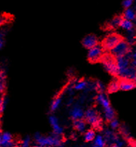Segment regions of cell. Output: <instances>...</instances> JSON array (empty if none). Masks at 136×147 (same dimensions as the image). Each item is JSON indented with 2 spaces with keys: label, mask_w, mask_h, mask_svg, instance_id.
<instances>
[{
  "label": "cell",
  "mask_w": 136,
  "mask_h": 147,
  "mask_svg": "<svg viewBox=\"0 0 136 147\" xmlns=\"http://www.w3.org/2000/svg\"><path fill=\"white\" fill-rule=\"evenodd\" d=\"M93 145L98 147H105L107 142L104 136H102V135H96L95 140H93Z\"/></svg>",
  "instance_id": "19"
},
{
  "label": "cell",
  "mask_w": 136,
  "mask_h": 147,
  "mask_svg": "<svg viewBox=\"0 0 136 147\" xmlns=\"http://www.w3.org/2000/svg\"><path fill=\"white\" fill-rule=\"evenodd\" d=\"M95 90L99 92V93L101 92H104V91L106 90V87L102 82H97L96 83V86H95Z\"/></svg>",
  "instance_id": "26"
},
{
  "label": "cell",
  "mask_w": 136,
  "mask_h": 147,
  "mask_svg": "<svg viewBox=\"0 0 136 147\" xmlns=\"http://www.w3.org/2000/svg\"><path fill=\"white\" fill-rule=\"evenodd\" d=\"M131 65L133 67H136V58H133V60L131 62Z\"/></svg>",
  "instance_id": "33"
},
{
  "label": "cell",
  "mask_w": 136,
  "mask_h": 147,
  "mask_svg": "<svg viewBox=\"0 0 136 147\" xmlns=\"http://www.w3.org/2000/svg\"><path fill=\"white\" fill-rule=\"evenodd\" d=\"M134 81H135V83H136V78H135V79H134Z\"/></svg>",
  "instance_id": "38"
},
{
  "label": "cell",
  "mask_w": 136,
  "mask_h": 147,
  "mask_svg": "<svg viewBox=\"0 0 136 147\" xmlns=\"http://www.w3.org/2000/svg\"><path fill=\"white\" fill-rule=\"evenodd\" d=\"M110 147H121V146H119V145L116 144H113L111 145V146H110Z\"/></svg>",
  "instance_id": "34"
},
{
  "label": "cell",
  "mask_w": 136,
  "mask_h": 147,
  "mask_svg": "<svg viewBox=\"0 0 136 147\" xmlns=\"http://www.w3.org/2000/svg\"><path fill=\"white\" fill-rule=\"evenodd\" d=\"M130 52V45L127 41L122 40L115 47L111 50V53L114 57L117 58L128 55Z\"/></svg>",
  "instance_id": "2"
},
{
  "label": "cell",
  "mask_w": 136,
  "mask_h": 147,
  "mask_svg": "<svg viewBox=\"0 0 136 147\" xmlns=\"http://www.w3.org/2000/svg\"><path fill=\"white\" fill-rule=\"evenodd\" d=\"M122 38L120 36L116 34V33H111L109 34L104 38L103 43H102V47L104 49L107 50H111L113 48L118 44L122 40Z\"/></svg>",
  "instance_id": "5"
},
{
  "label": "cell",
  "mask_w": 136,
  "mask_h": 147,
  "mask_svg": "<svg viewBox=\"0 0 136 147\" xmlns=\"http://www.w3.org/2000/svg\"><path fill=\"white\" fill-rule=\"evenodd\" d=\"M129 147H133V146H129Z\"/></svg>",
  "instance_id": "40"
},
{
  "label": "cell",
  "mask_w": 136,
  "mask_h": 147,
  "mask_svg": "<svg viewBox=\"0 0 136 147\" xmlns=\"http://www.w3.org/2000/svg\"><path fill=\"white\" fill-rule=\"evenodd\" d=\"M123 18H124V19L129 20H131V21L134 20L136 18V14L135 11H134L133 9H131V8H127L123 14Z\"/></svg>",
  "instance_id": "20"
},
{
  "label": "cell",
  "mask_w": 136,
  "mask_h": 147,
  "mask_svg": "<svg viewBox=\"0 0 136 147\" xmlns=\"http://www.w3.org/2000/svg\"><path fill=\"white\" fill-rule=\"evenodd\" d=\"M73 126L75 130H77L79 133H84L86 131V128H87V121L83 119L75 120V121H74Z\"/></svg>",
  "instance_id": "15"
},
{
  "label": "cell",
  "mask_w": 136,
  "mask_h": 147,
  "mask_svg": "<svg viewBox=\"0 0 136 147\" xmlns=\"http://www.w3.org/2000/svg\"><path fill=\"white\" fill-rule=\"evenodd\" d=\"M120 85V90L123 91H129L133 90L136 87V83L133 80L124 79L119 83Z\"/></svg>",
  "instance_id": "13"
},
{
  "label": "cell",
  "mask_w": 136,
  "mask_h": 147,
  "mask_svg": "<svg viewBox=\"0 0 136 147\" xmlns=\"http://www.w3.org/2000/svg\"><path fill=\"white\" fill-rule=\"evenodd\" d=\"M5 22H6V18H5L4 16H0V26L4 24Z\"/></svg>",
  "instance_id": "31"
},
{
  "label": "cell",
  "mask_w": 136,
  "mask_h": 147,
  "mask_svg": "<svg viewBox=\"0 0 136 147\" xmlns=\"http://www.w3.org/2000/svg\"><path fill=\"white\" fill-rule=\"evenodd\" d=\"M34 139L37 144L44 147L48 146L58 147L63 143L62 135L55 134L54 133L49 136H44L39 133H36L34 135Z\"/></svg>",
  "instance_id": "1"
},
{
  "label": "cell",
  "mask_w": 136,
  "mask_h": 147,
  "mask_svg": "<svg viewBox=\"0 0 136 147\" xmlns=\"http://www.w3.org/2000/svg\"><path fill=\"white\" fill-rule=\"evenodd\" d=\"M97 44H98L97 38H96L95 36L93 34L88 35V36H85L82 40L83 46L88 49L96 46Z\"/></svg>",
  "instance_id": "11"
},
{
  "label": "cell",
  "mask_w": 136,
  "mask_h": 147,
  "mask_svg": "<svg viewBox=\"0 0 136 147\" xmlns=\"http://www.w3.org/2000/svg\"><path fill=\"white\" fill-rule=\"evenodd\" d=\"M4 98L0 97V117H1V113L4 111V106H3V104H4Z\"/></svg>",
  "instance_id": "29"
},
{
  "label": "cell",
  "mask_w": 136,
  "mask_h": 147,
  "mask_svg": "<svg viewBox=\"0 0 136 147\" xmlns=\"http://www.w3.org/2000/svg\"><path fill=\"white\" fill-rule=\"evenodd\" d=\"M1 33H0V38H1Z\"/></svg>",
  "instance_id": "39"
},
{
  "label": "cell",
  "mask_w": 136,
  "mask_h": 147,
  "mask_svg": "<svg viewBox=\"0 0 136 147\" xmlns=\"http://www.w3.org/2000/svg\"><path fill=\"white\" fill-rule=\"evenodd\" d=\"M119 83H120V82L117 81L111 82V84L109 85V88H108L109 91L110 92L113 93V92H116L117 90H120V85H119Z\"/></svg>",
  "instance_id": "22"
},
{
  "label": "cell",
  "mask_w": 136,
  "mask_h": 147,
  "mask_svg": "<svg viewBox=\"0 0 136 147\" xmlns=\"http://www.w3.org/2000/svg\"><path fill=\"white\" fill-rule=\"evenodd\" d=\"M122 19H123V17H121V16H116L115 18H113L110 22L111 26H112V27H117V26H120V23L121 22H122Z\"/></svg>",
  "instance_id": "23"
},
{
  "label": "cell",
  "mask_w": 136,
  "mask_h": 147,
  "mask_svg": "<svg viewBox=\"0 0 136 147\" xmlns=\"http://www.w3.org/2000/svg\"><path fill=\"white\" fill-rule=\"evenodd\" d=\"M5 89V84L2 79L0 80V92H3Z\"/></svg>",
  "instance_id": "30"
},
{
  "label": "cell",
  "mask_w": 136,
  "mask_h": 147,
  "mask_svg": "<svg viewBox=\"0 0 136 147\" xmlns=\"http://www.w3.org/2000/svg\"><path fill=\"white\" fill-rule=\"evenodd\" d=\"M133 0H124L123 2H122V6L123 7L127 9V8H129L133 4Z\"/></svg>",
  "instance_id": "28"
},
{
  "label": "cell",
  "mask_w": 136,
  "mask_h": 147,
  "mask_svg": "<svg viewBox=\"0 0 136 147\" xmlns=\"http://www.w3.org/2000/svg\"><path fill=\"white\" fill-rule=\"evenodd\" d=\"M49 120L50 124H51V127H52L53 131V133L55 134L62 135L63 131H64V129H63L62 126H61L59 119H58L57 117L53 115H51L49 117Z\"/></svg>",
  "instance_id": "9"
},
{
  "label": "cell",
  "mask_w": 136,
  "mask_h": 147,
  "mask_svg": "<svg viewBox=\"0 0 136 147\" xmlns=\"http://www.w3.org/2000/svg\"><path fill=\"white\" fill-rule=\"evenodd\" d=\"M120 26L122 29L126 30V31H133V24L132 21L123 18L122 22H121Z\"/></svg>",
  "instance_id": "16"
},
{
  "label": "cell",
  "mask_w": 136,
  "mask_h": 147,
  "mask_svg": "<svg viewBox=\"0 0 136 147\" xmlns=\"http://www.w3.org/2000/svg\"><path fill=\"white\" fill-rule=\"evenodd\" d=\"M104 116L106 120L109 121H111L115 117V110H113L112 107H110V108H107V109L104 110Z\"/></svg>",
  "instance_id": "18"
},
{
  "label": "cell",
  "mask_w": 136,
  "mask_h": 147,
  "mask_svg": "<svg viewBox=\"0 0 136 147\" xmlns=\"http://www.w3.org/2000/svg\"><path fill=\"white\" fill-rule=\"evenodd\" d=\"M96 137L95 132L93 131V130L90 129L88 130L87 131H86L84 133V139L86 142H93V140H95Z\"/></svg>",
  "instance_id": "21"
},
{
  "label": "cell",
  "mask_w": 136,
  "mask_h": 147,
  "mask_svg": "<svg viewBox=\"0 0 136 147\" xmlns=\"http://www.w3.org/2000/svg\"><path fill=\"white\" fill-rule=\"evenodd\" d=\"M33 147H44V146H41V145H39V144H36V145H34V146H33Z\"/></svg>",
  "instance_id": "36"
},
{
  "label": "cell",
  "mask_w": 136,
  "mask_h": 147,
  "mask_svg": "<svg viewBox=\"0 0 136 147\" xmlns=\"http://www.w3.org/2000/svg\"><path fill=\"white\" fill-rule=\"evenodd\" d=\"M109 122H110V127L113 130L117 129V128L120 126V122H119L118 120L115 118H114L113 119H112L111 121H110Z\"/></svg>",
  "instance_id": "27"
},
{
  "label": "cell",
  "mask_w": 136,
  "mask_h": 147,
  "mask_svg": "<svg viewBox=\"0 0 136 147\" xmlns=\"http://www.w3.org/2000/svg\"><path fill=\"white\" fill-rule=\"evenodd\" d=\"M116 63H117V69H118V72H117V76L120 74L121 73L123 72L126 69H128L130 67V58H129V54L127 56H120V57H117L115 58Z\"/></svg>",
  "instance_id": "7"
},
{
  "label": "cell",
  "mask_w": 136,
  "mask_h": 147,
  "mask_svg": "<svg viewBox=\"0 0 136 147\" xmlns=\"http://www.w3.org/2000/svg\"><path fill=\"white\" fill-rule=\"evenodd\" d=\"M4 40H3L0 38V49H2V47H4Z\"/></svg>",
  "instance_id": "32"
},
{
  "label": "cell",
  "mask_w": 136,
  "mask_h": 147,
  "mask_svg": "<svg viewBox=\"0 0 136 147\" xmlns=\"http://www.w3.org/2000/svg\"><path fill=\"white\" fill-rule=\"evenodd\" d=\"M133 58H136V50L135 51V52H134L133 55Z\"/></svg>",
  "instance_id": "37"
},
{
  "label": "cell",
  "mask_w": 136,
  "mask_h": 147,
  "mask_svg": "<svg viewBox=\"0 0 136 147\" xmlns=\"http://www.w3.org/2000/svg\"><path fill=\"white\" fill-rule=\"evenodd\" d=\"M31 139L29 136H26L23 139L19 147H31Z\"/></svg>",
  "instance_id": "24"
},
{
  "label": "cell",
  "mask_w": 136,
  "mask_h": 147,
  "mask_svg": "<svg viewBox=\"0 0 136 147\" xmlns=\"http://www.w3.org/2000/svg\"><path fill=\"white\" fill-rule=\"evenodd\" d=\"M70 116L73 121L82 119L84 117V111L82 107L77 105H75L70 110Z\"/></svg>",
  "instance_id": "10"
},
{
  "label": "cell",
  "mask_w": 136,
  "mask_h": 147,
  "mask_svg": "<svg viewBox=\"0 0 136 147\" xmlns=\"http://www.w3.org/2000/svg\"><path fill=\"white\" fill-rule=\"evenodd\" d=\"M2 137V141L5 142H12L13 141V135L8 132H4L1 135Z\"/></svg>",
  "instance_id": "25"
},
{
  "label": "cell",
  "mask_w": 136,
  "mask_h": 147,
  "mask_svg": "<svg viewBox=\"0 0 136 147\" xmlns=\"http://www.w3.org/2000/svg\"><path fill=\"white\" fill-rule=\"evenodd\" d=\"M102 63L103 66L109 73L112 75H117V69L116 59H114L112 56H104L102 58Z\"/></svg>",
  "instance_id": "3"
},
{
  "label": "cell",
  "mask_w": 136,
  "mask_h": 147,
  "mask_svg": "<svg viewBox=\"0 0 136 147\" xmlns=\"http://www.w3.org/2000/svg\"><path fill=\"white\" fill-rule=\"evenodd\" d=\"M104 138L106 140L107 144L111 146V145L115 143L116 140H117L118 137L113 133V131H111V130H107V131L104 132Z\"/></svg>",
  "instance_id": "14"
},
{
  "label": "cell",
  "mask_w": 136,
  "mask_h": 147,
  "mask_svg": "<svg viewBox=\"0 0 136 147\" xmlns=\"http://www.w3.org/2000/svg\"><path fill=\"white\" fill-rule=\"evenodd\" d=\"M96 101H97V103H98L99 106L103 108V110L111 107L110 101H109L107 95L104 92L99 93L97 95V96H96Z\"/></svg>",
  "instance_id": "12"
},
{
  "label": "cell",
  "mask_w": 136,
  "mask_h": 147,
  "mask_svg": "<svg viewBox=\"0 0 136 147\" xmlns=\"http://www.w3.org/2000/svg\"><path fill=\"white\" fill-rule=\"evenodd\" d=\"M95 86L96 83H90V82L85 81V80H81V81L76 82V83H75L73 84L74 90H77V91L95 89Z\"/></svg>",
  "instance_id": "8"
},
{
  "label": "cell",
  "mask_w": 136,
  "mask_h": 147,
  "mask_svg": "<svg viewBox=\"0 0 136 147\" xmlns=\"http://www.w3.org/2000/svg\"><path fill=\"white\" fill-rule=\"evenodd\" d=\"M103 47L99 44L89 49L87 55L89 61L94 63L102 59L103 56Z\"/></svg>",
  "instance_id": "6"
},
{
  "label": "cell",
  "mask_w": 136,
  "mask_h": 147,
  "mask_svg": "<svg viewBox=\"0 0 136 147\" xmlns=\"http://www.w3.org/2000/svg\"><path fill=\"white\" fill-rule=\"evenodd\" d=\"M62 99L61 96H57L56 98H55L53 100L52 103H51V112H55L56 110L59 109V108L60 107L61 104H62Z\"/></svg>",
  "instance_id": "17"
},
{
  "label": "cell",
  "mask_w": 136,
  "mask_h": 147,
  "mask_svg": "<svg viewBox=\"0 0 136 147\" xmlns=\"http://www.w3.org/2000/svg\"><path fill=\"white\" fill-rule=\"evenodd\" d=\"M1 135H2V133H1V131H0V144H1V140H2V137H1Z\"/></svg>",
  "instance_id": "35"
},
{
  "label": "cell",
  "mask_w": 136,
  "mask_h": 147,
  "mask_svg": "<svg viewBox=\"0 0 136 147\" xmlns=\"http://www.w3.org/2000/svg\"><path fill=\"white\" fill-rule=\"evenodd\" d=\"M84 119L85 121L91 126H97L100 123V118L98 113L94 108H89L84 112Z\"/></svg>",
  "instance_id": "4"
}]
</instances>
